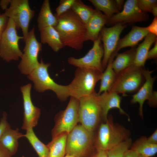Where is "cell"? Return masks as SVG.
<instances>
[{
    "label": "cell",
    "instance_id": "obj_1",
    "mask_svg": "<svg viewBox=\"0 0 157 157\" xmlns=\"http://www.w3.org/2000/svg\"><path fill=\"white\" fill-rule=\"evenodd\" d=\"M57 18L58 23L54 27L64 47L76 50L82 49L85 41V24L71 9Z\"/></svg>",
    "mask_w": 157,
    "mask_h": 157
},
{
    "label": "cell",
    "instance_id": "obj_2",
    "mask_svg": "<svg viewBox=\"0 0 157 157\" xmlns=\"http://www.w3.org/2000/svg\"><path fill=\"white\" fill-rule=\"evenodd\" d=\"M103 72L77 67L74 79L67 85L69 97L79 100L94 93L95 92L94 88L96 84L101 80Z\"/></svg>",
    "mask_w": 157,
    "mask_h": 157
},
{
    "label": "cell",
    "instance_id": "obj_3",
    "mask_svg": "<svg viewBox=\"0 0 157 157\" xmlns=\"http://www.w3.org/2000/svg\"><path fill=\"white\" fill-rule=\"evenodd\" d=\"M130 135L125 128L114 124L111 118L108 119L99 128L94 138V147L97 149L108 151L129 138Z\"/></svg>",
    "mask_w": 157,
    "mask_h": 157
},
{
    "label": "cell",
    "instance_id": "obj_4",
    "mask_svg": "<svg viewBox=\"0 0 157 157\" xmlns=\"http://www.w3.org/2000/svg\"><path fill=\"white\" fill-rule=\"evenodd\" d=\"M50 65V63H45L41 59L38 66L28 75V78L33 82L34 88L38 92L51 90L55 93L60 100L65 101L69 97L67 85L58 84L51 78L48 72Z\"/></svg>",
    "mask_w": 157,
    "mask_h": 157
},
{
    "label": "cell",
    "instance_id": "obj_5",
    "mask_svg": "<svg viewBox=\"0 0 157 157\" xmlns=\"http://www.w3.org/2000/svg\"><path fill=\"white\" fill-rule=\"evenodd\" d=\"M94 134L81 125H77L67 134L66 154L76 157H85L94 147Z\"/></svg>",
    "mask_w": 157,
    "mask_h": 157
},
{
    "label": "cell",
    "instance_id": "obj_6",
    "mask_svg": "<svg viewBox=\"0 0 157 157\" xmlns=\"http://www.w3.org/2000/svg\"><path fill=\"white\" fill-rule=\"evenodd\" d=\"M144 68L135 67L133 65L116 74L114 82L108 92L125 95L137 92L145 82L143 74Z\"/></svg>",
    "mask_w": 157,
    "mask_h": 157
},
{
    "label": "cell",
    "instance_id": "obj_7",
    "mask_svg": "<svg viewBox=\"0 0 157 157\" xmlns=\"http://www.w3.org/2000/svg\"><path fill=\"white\" fill-rule=\"evenodd\" d=\"M79 122L90 132L94 134L101 118V110L98 95L96 92L79 99Z\"/></svg>",
    "mask_w": 157,
    "mask_h": 157
},
{
    "label": "cell",
    "instance_id": "obj_8",
    "mask_svg": "<svg viewBox=\"0 0 157 157\" xmlns=\"http://www.w3.org/2000/svg\"><path fill=\"white\" fill-rule=\"evenodd\" d=\"M16 28L14 22L9 18L0 40V57L7 62L18 60L23 55L19 47V42L20 39H24V37L18 35Z\"/></svg>",
    "mask_w": 157,
    "mask_h": 157
},
{
    "label": "cell",
    "instance_id": "obj_9",
    "mask_svg": "<svg viewBox=\"0 0 157 157\" xmlns=\"http://www.w3.org/2000/svg\"><path fill=\"white\" fill-rule=\"evenodd\" d=\"M10 4L2 15L11 19L17 28H21L25 41L29 32L30 22L34 16L35 11L31 9L28 0H11Z\"/></svg>",
    "mask_w": 157,
    "mask_h": 157
},
{
    "label": "cell",
    "instance_id": "obj_10",
    "mask_svg": "<svg viewBox=\"0 0 157 157\" xmlns=\"http://www.w3.org/2000/svg\"><path fill=\"white\" fill-rule=\"evenodd\" d=\"M79 100L70 97L65 109L55 117V124L51 133L52 139L64 133H69L79 122Z\"/></svg>",
    "mask_w": 157,
    "mask_h": 157
},
{
    "label": "cell",
    "instance_id": "obj_11",
    "mask_svg": "<svg viewBox=\"0 0 157 157\" xmlns=\"http://www.w3.org/2000/svg\"><path fill=\"white\" fill-rule=\"evenodd\" d=\"M24 42L25 45L18 67L22 74L28 75L38 65V58L42 49V43L35 37L34 27L29 32Z\"/></svg>",
    "mask_w": 157,
    "mask_h": 157
},
{
    "label": "cell",
    "instance_id": "obj_12",
    "mask_svg": "<svg viewBox=\"0 0 157 157\" xmlns=\"http://www.w3.org/2000/svg\"><path fill=\"white\" fill-rule=\"evenodd\" d=\"M104 55L103 45L99 34L97 39L93 42L92 48L84 56L79 58L71 57L68 58L67 61L69 64L77 67L103 72L101 60Z\"/></svg>",
    "mask_w": 157,
    "mask_h": 157
},
{
    "label": "cell",
    "instance_id": "obj_13",
    "mask_svg": "<svg viewBox=\"0 0 157 157\" xmlns=\"http://www.w3.org/2000/svg\"><path fill=\"white\" fill-rule=\"evenodd\" d=\"M127 26L119 22L110 27L104 26L101 29L100 34L103 43L104 55L102 64L104 70L112 54L115 52H116L115 51L120 35Z\"/></svg>",
    "mask_w": 157,
    "mask_h": 157
},
{
    "label": "cell",
    "instance_id": "obj_14",
    "mask_svg": "<svg viewBox=\"0 0 157 157\" xmlns=\"http://www.w3.org/2000/svg\"><path fill=\"white\" fill-rule=\"evenodd\" d=\"M147 13L142 11L138 4L137 0H127L125 3L122 10L113 15L107 25L113 26L121 22L124 24L145 22L149 19Z\"/></svg>",
    "mask_w": 157,
    "mask_h": 157
},
{
    "label": "cell",
    "instance_id": "obj_15",
    "mask_svg": "<svg viewBox=\"0 0 157 157\" xmlns=\"http://www.w3.org/2000/svg\"><path fill=\"white\" fill-rule=\"evenodd\" d=\"M153 72L144 69L143 72L145 79V82L137 92L132 96L131 100V104L137 103L139 104V113L142 117H143V105L146 100H148V103L150 106L156 107L157 106V92L153 90L156 77L151 76Z\"/></svg>",
    "mask_w": 157,
    "mask_h": 157
},
{
    "label": "cell",
    "instance_id": "obj_16",
    "mask_svg": "<svg viewBox=\"0 0 157 157\" xmlns=\"http://www.w3.org/2000/svg\"><path fill=\"white\" fill-rule=\"evenodd\" d=\"M31 87L32 85L29 83L20 88L24 110L22 129L26 131L33 129L37 125L41 115V110L35 106L32 101L31 94Z\"/></svg>",
    "mask_w": 157,
    "mask_h": 157
},
{
    "label": "cell",
    "instance_id": "obj_17",
    "mask_svg": "<svg viewBox=\"0 0 157 157\" xmlns=\"http://www.w3.org/2000/svg\"><path fill=\"white\" fill-rule=\"evenodd\" d=\"M109 19L101 11L95 9L92 16L86 24L85 41L94 42L98 38L100 32L106 24H107Z\"/></svg>",
    "mask_w": 157,
    "mask_h": 157
},
{
    "label": "cell",
    "instance_id": "obj_18",
    "mask_svg": "<svg viewBox=\"0 0 157 157\" xmlns=\"http://www.w3.org/2000/svg\"><path fill=\"white\" fill-rule=\"evenodd\" d=\"M98 95L101 110V118L104 122L108 119L109 111L113 108L118 109L121 114L126 115L129 117L128 115L121 108L122 97L118 94L107 91Z\"/></svg>",
    "mask_w": 157,
    "mask_h": 157
},
{
    "label": "cell",
    "instance_id": "obj_19",
    "mask_svg": "<svg viewBox=\"0 0 157 157\" xmlns=\"http://www.w3.org/2000/svg\"><path fill=\"white\" fill-rule=\"evenodd\" d=\"M149 32L146 27L136 26H132L130 31L123 38L119 39L116 50L118 52L121 49L127 47H134L147 35Z\"/></svg>",
    "mask_w": 157,
    "mask_h": 157
},
{
    "label": "cell",
    "instance_id": "obj_20",
    "mask_svg": "<svg viewBox=\"0 0 157 157\" xmlns=\"http://www.w3.org/2000/svg\"><path fill=\"white\" fill-rule=\"evenodd\" d=\"M143 42L136 48L135 57L133 65L135 67L144 68L147 56L152 44L157 40V36L149 33Z\"/></svg>",
    "mask_w": 157,
    "mask_h": 157
},
{
    "label": "cell",
    "instance_id": "obj_21",
    "mask_svg": "<svg viewBox=\"0 0 157 157\" xmlns=\"http://www.w3.org/2000/svg\"><path fill=\"white\" fill-rule=\"evenodd\" d=\"M41 43L47 44L55 52L64 47L59 34L54 27L49 26L40 31Z\"/></svg>",
    "mask_w": 157,
    "mask_h": 157
},
{
    "label": "cell",
    "instance_id": "obj_22",
    "mask_svg": "<svg viewBox=\"0 0 157 157\" xmlns=\"http://www.w3.org/2000/svg\"><path fill=\"white\" fill-rule=\"evenodd\" d=\"M24 137L18 128L13 129L10 128L6 130L0 139V143L10 152L12 156L16 153L18 147V140Z\"/></svg>",
    "mask_w": 157,
    "mask_h": 157
},
{
    "label": "cell",
    "instance_id": "obj_23",
    "mask_svg": "<svg viewBox=\"0 0 157 157\" xmlns=\"http://www.w3.org/2000/svg\"><path fill=\"white\" fill-rule=\"evenodd\" d=\"M136 48H131L122 53H117L112 63V67L117 74L131 66L135 58Z\"/></svg>",
    "mask_w": 157,
    "mask_h": 157
},
{
    "label": "cell",
    "instance_id": "obj_24",
    "mask_svg": "<svg viewBox=\"0 0 157 157\" xmlns=\"http://www.w3.org/2000/svg\"><path fill=\"white\" fill-rule=\"evenodd\" d=\"M37 22L39 30L49 27H55L58 19L51 9L49 1L44 0L42 4L38 17Z\"/></svg>",
    "mask_w": 157,
    "mask_h": 157
},
{
    "label": "cell",
    "instance_id": "obj_25",
    "mask_svg": "<svg viewBox=\"0 0 157 157\" xmlns=\"http://www.w3.org/2000/svg\"><path fill=\"white\" fill-rule=\"evenodd\" d=\"M67 133H63L52 138L47 146L49 149L47 157H64L66 154Z\"/></svg>",
    "mask_w": 157,
    "mask_h": 157
},
{
    "label": "cell",
    "instance_id": "obj_26",
    "mask_svg": "<svg viewBox=\"0 0 157 157\" xmlns=\"http://www.w3.org/2000/svg\"><path fill=\"white\" fill-rule=\"evenodd\" d=\"M118 53L115 52L110 58L107 66L103 72L101 78L99 89L97 94L101 93L108 91L113 85L116 77V74L112 67V63L114 57Z\"/></svg>",
    "mask_w": 157,
    "mask_h": 157
},
{
    "label": "cell",
    "instance_id": "obj_27",
    "mask_svg": "<svg viewBox=\"0 0 157 157\" xmlns=\"http://www.w3.org/2000/svg\"><path fill=\"white\" fill-rule=\"evenodd\" d=\"M26 138L32 146L39 157H47L49 149L47 145L42 143L35 133L33 129L26 131L24 134Z\"/></svg>",
    "mask_w": 157,
    "mask_h": 157
},
{
    "label": "cell",
    "instance_id": "obj_28",
    "mask_svg": "<svg viewBox=\"0 0 157 157\" xmlns=\"http://www.w3.org/2000/svg\"><path fill=\"white\" fill-rule=\"evenodd\" d=\"M95 9L102 12L109 19L114 15L119 13L115 0H89Z\"/></svg>",
    "mask_w": 157,
    "mask_h": 157
},
{
    "label": "cell",
    "instance_id": "obj_29",
    "mask_svg": "<svg viewBox=\"0 0 157 157\" xmlns=\"http://www.w3.org/2000/svg\"><path fill=\"white\" fill-rule=\"evenodd\" d=\"M71 9L85 24L94 13L95 9L80 0H75Z\"/></svg>",
    "mask_w": 157,
    "mask_h": 157
},
{
    "label": "cell",
    "instance_id": "obj_30",
    "mask_svg": "<svg viewBox=\"0 0 157 157\" xmlns=\"http://www.w3.org/2000/svg\"><path fill=\"white\" fill-rule=\"evenodd\" d=\"M139 155L144 157H150L154 156L157 152V144L148 142L145 138L138 140L131 148Z\"/></svg>",
    "mask_w": 157,
    "mask_h": 157
},
{
    "label": "cell",
    "instance_id": "obj_31",
    "mask_svg": "<svg viewBox=\"0 0 157 157\" xmlns=\"http://www.w3.org/2000/svg\"><path fill=\"white\" fill-rule=\"evenodd\" d=\"M132 140L129 138L112 149L106 151L107 157H124L126 151L130 148Z\"/></svg>",
    "mask_w": 157,
    "mask_h": 157
},
{
    "label": "cell",
    "instance_id": "obj_32",
    "mask_svg": "<svg viewBox=\"0 0 157 157\" xmlns=\"http://www.w3.org/2000/svg\"><path fill=\"white\" fill-rule=\"evenodd\" d=\"M75 0H61L56 9L55 15L57 18L71 9Z\"/></svg>",
    "mask_w": 157,
    "mask_h": 157
},
{
    "label": "cell",
    "instance_id": "obj_33",
    "mask_svg": "<svg viewBox=\"0 0 157 157\" xmlns=\"http://www.w3.org/2000/svg\"><path fill=\"white\" fill-rule=\"evenodd\" d=\"M140 8L143 12L151 13L153 8L157 6L156 0H137Z\"/></svg>",
    "mask_w": 157,
    "mask_h": 157
},
{
    "label": "cell",
    "instance_id": "obj_34",
    "mask_svg": "<svg viewBox=\"0 0 157 157\" xmlns=\"http://www.w3.org/2000/svg\"><path fill=\"white\" fill-rule=\"evenodd\" d=\"M7 113L3 111L2 117L0 120V139L5 132L11 128L7 120Z\"/></svg>",
    "mask_w": 157,
    "mask_h": 157
},
{
    "label": "cell",
    "instance_id": "obj_35",
    "mask_svg": "<svg viewBox=\"0 0 157 157\" xmlns=\"http://www.w3.org/2000/svg\"><path fill=\"white\" fill-rule=\"evenodd\" d=\"M9 18L2 14L0 15V40L7 26Z\"/></svg>",
    "mask_w": 157,
    "mask_h": 157
},
{
    "label": "cell",
    "instance_id": "obj_36",
    "mask_svg": "<svg viewBox=\"0 0 157 157\" xmlns=\"http://www.w3.org/2000/svg\"><path fill=\"white\" fill-rule=\"evenodd\" d=\"M147 29L149 32L157 35V17H154L151 23L147 27Z\"/></svg>",
    "mask_w": 157,
    "mask_h": 157
},
{
    "label": "cell",
    "instance_id": "obj_37",
    "mask_svg": "<svg viewBox=\"0 0 157 157\" xmlns=\"http://www.w3.org/2000/svg\"><path fill=\"white\" fill-rule=\"evenodd\" d=\"M155 43L154 46L149 50L147 56V60L148 59H156L157 57V40Z\"/></svg>",
    "mask_w": 157,
    "mask_h": 157
},
{
    "label": "cell",
    "instance_id": "obj_38",
    "mask_svg": "<svg viewBox=\"0 0 157 157\" xmlns=\"http://www.w3.org/2000/svg\"><path fill=\"white\" fill-rule=\"evenodd\" d=\"M149 143L154 144L157 143V130L156 129L154 133L148 138H146Z\"/></svg>",
    "mask_w": 157,
    "mask_h": 157
},
{
    "label": "cell",
    "instance_id": "obj_39",
    "mask_svg": "<svg viewBox=\"0 0 157 157\" xmlns=\"http://www.w3.org/2000/svg\"><path fill=\"white\" fill-rule=\"evenodd\" d=\"M8 150L0 143V157H12Z\"/></svg>",
    "mask_w": 157,
    "mask_h": 157
},
{
    "label": "cell",
    "instance_id": "obj_40",
    "mask_svg": "<svg viewBox=\"0 0 157 157\" xmlns=\"http://www.w3.org/2000/svg\"><path fill=\"white\" fill-rule=\"evenodd\" d=\"M95 149V151L90 157H107L106 151Z\"/></svg>",
    "mask_w": 157,
    "mask_h": 157
},
{
    "label": "cell",
    "instance_id": "obj_41",
    "mask_svg": "<svg viewBox=\"0 0 157 157\" xmlns=\"http://www.w3.org/2000/svg\"><path fill=\"white\" fill-rule=\"evenodd\" d=\"M139 155L132 149L127 150L125 152L124 157H139Z\"/></svg>",
    "mask_w": 157,
    "mask_h": 157
},
{
    "label": "cell",
    "instance_id": "obj_42",
    "mask_svg": "<svg viewBox=\"0 0 157 157\" xmlns=\"http://www.w3.org/2000/svg\"><path fill=\"white\" fill-rule=\"evenodd\" d=\"M11 0H1L0 1V6L3 10H6L10 4Z\"/></svg>",
    "mask_w": 157,
    "mask_h": 157
},
{
    "label": "cell",
    "instance_id": "obj_43",
    "mask_svg": "<svg viewBox=\"0 0 157 157\" xmlns=\"http://www.w3.org/2000/svg\"><path fill=\"white\" fill-rule=\"evenodd\" d=\"M124 1L123 0H115L116 6L119 11L123 6Z\"/></svg>",
    "mask_w": 157,
    "mask_h": 157
},
{
    "label": "cell",
    "instance_id": "obj_44",
    "mask_svg": "<svg viewBox=\"0 0 157 157\" xmlns=\"http://www.w3.org/2000/svg\"><path fill=\"white\" fill-rule=\"evenodd\" d=\"M154 17L157 16V6L154 7L152 10L151 13Z\"/></svg>",
    "mask_w": 157,
    "mask_h": 157
},
{
    "label": "cell",
    "instance_id": "obj_45",
    "mask_svg": "<svg viewBox=\"0 0 157 157\" xmlns=\"http://www.w3.org/2000/svg\"><path fill=\"white\" fill-rule=\"evenodd\" d=\"M64 157H76L72 155H70L68 154H66V155Z\"/></svg>",
    "mask_w": 157,
    "mask_h": 157
},
{
    "label": "cell",
    "instance_id": "obj_46",
    "mask_svg": "<svg viewBox=\"0 0 157 157\" xmlns=\"http://www.w3.org/2000/svg\"><path fill=\"white\" fill-rule=\"evenodd\" d=\"M139 157H144L143 156H142L141 155H139Z\"/></svg>",
    "mask_w": 157,
    "mask_h": 157
},
{
    "label": "cell",
    "instance_id": "obj_47",
    "mask_svg": "<svg viewBox=\"0 0 157 157\" xmlns=\"http://www.w3.org/2000/svg\"><path fill=\"white\" fill-rule=\"evenodd\" d=\"M0 15H1V14H0Z\"/></svg>",
    "mask_w": 157,
    "mask_h": 157
}]
</instances>
